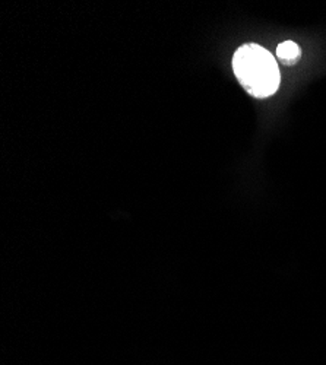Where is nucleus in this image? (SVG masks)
Here are the masks:
<instances>
[{
	"label": "nucleus",
	"instance_id": "nucleus-2",
	"mask_svg": "<svg viewBox=\"0 0 326 365\" xmlns=\"http://www.w3.org/2000/svg\"><path fill=\"white\" fill-rule=\"evenodd\" d=\"M302 50L294 41H284L277 47V57L284 65H294L300 58Z\"/></svg>",
	"mask_w": 326,
	"mask_h": 365
},
{
	"label": "nucleus",
	"instance_id": "nucleus-1",
	"mask_svg": "<svg viewBox=\"0 0 326 365\" xmlns=\"http://www.w3.org/2000/svg\"><path fill=\"white\" fill-rule=\"evenodd\" d=\"M233 71L240 85L255 98L274 96L281 75L275 57L259 44H245L233 56Z\"/></svg>",
	"mask_w": 326,
	"mask_h": 365
}]
</instances>
